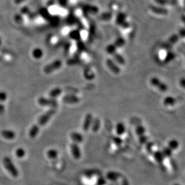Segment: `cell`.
Segmentation results:
<instances>
[{"instance_id": "6da1fadb", "label": "cell", "mask_w": 185, "mask_h": 185, "mask_svg": "<svg viewBox=\"0 0 185 185\" xmlns=\"http://www.w3.org/2000/svg\"><path fill=\"white\" fill-rule=\"evenodd\" d=\"M56 113V108H51L48 111L45 112L38 119L37 124L34 125L29 131V135L31 138H35L38 134L40 128L45 125L50 120L53 116Z\"/></svg>"}, {"instance_id": "7a4b0ae2", "label": "cell", "mask_w": 185, "mask_h": 185, "mask_svg": "<svg viewBox=\"0 0 185 185\" xmlns=\"http://www.w3.org/2000/svg\"><path fill=\"white\" fill-rule=\"evenodd\" d=\"M38 103L42 106L51 107L52 108H56L58 105V103L55 99H49L43 97H40L38 99Z\"/></svg>"}, {"instance_id": "3957f363", "label": "cell", "mask_w": 185, "mask_h": 185, "mask_svg": "<svg viewBox=\"0 0 185 185\" xmlns=\"http://www.w3.org/2000/svg\"><path fill=\"white\" fill-rule=\"evenodd\" d=\"M4 163L5 167H6L7 170L13 177H16L18 176V169H16V167H15V166L12 163V161L9 158H5L4 160Z\"/></svg>"}, {"instance_id": "277c9868", "label": "cell", "mask_w": 185, "mask_h": 185, "mask_svg": "<svg viewBox=\"0 0 185 185\" xmlns=\"http://www.w3.org/2000/svg\"><path fill=\"white\" fill-rule=\"evenodd\" d=\"M150 83L153 86L157 88L161 91L166 92L168 89L167 85L165 83L162 82L161 80H159L157 77L151 78L150 80Z\"/></svg>"}, {"instance_id": "5b68a950", "label": "cell", "mask_w": 185, "mask_h": 185, "mask_svg": "<svg viewBox=\"0 0 185 185\" xmlns=\"http://www.w3.org/2000/svg\"><path fill=\"white\" fill-rule=\"evenodd\" d=\"M62 65L61 61L56 60L50 64L46 65L44 68V72L46 74H50L54 71L60 68Z\"/></svg>"}, {"instance_id": "8992f818", "label": "cell", "mask_w": 185, "mask_h": 185, "mask_svg": "<svg viewBox=\"0 0 185 185\" xmlns=\"http://www.w3.org/2000/svg\"><path fill=\"white\" fill-rule=\"evenodd\" d=\"M71 150L72 152V155L74 157V159H79L81 156V150L79 148V146L78 143H73L71 145Z\"/></svg>"}, {"instance_id": "52a82bcc", "label": "cell", "mask_w": 185, "mask_h": 185, "mask_svg": "<svg viewBox=\"0 0 185 185\" xmlns=\"http://www.w3.org/2000/svg\"><path fill=\"white\" fill-rule=\"evenodd\" d=\"M92 120H93V118H92V114L88 113L85 116V119H84V121L83 123V126H82V128L84 131L87 132L90 129L92 123Z\"/></svg>"}, {"instance_id": "ba28073f", "label": "cell", "mask_w": 185, "mask_h": 185, "mask_svg": "<svg viewBox=\"0 0 185 185\" xmlns=\"http://www.w3.org/2000/svg\"><path fill=\"white\" fill-rule=\"evenodd\" d=\"M150 9L151 12L153 13L157 14V15H167L168 13V11L167 10V9L161 7H158V6H155V5H150Z\"/></svg>"}, {"instance_id": "9c48e42d", "label": "cell", "mask_w": 185, "mask_h": 185, "mask_svg": "<svg viewBox=\"0 0 185 185\" xmlns=\"http://www.w3.org/2000/svg\"><path fill=\"white\" fill-rule=\"evenodd\" d=\"M63 101L68 104H75L79 101V98L74 95H67L63 98Z\"/></svg>"}, {"instance_id": "30bf717a", "label": "cell", "mask_w": 185, "mask_h": 185, "mask_svg": "<svg viewBox=\"0 0 185 185\" xmlns=\"http://www.w3.org/2000/svg\"><path fill=\"white\" fill-rule=\"evenodd\" d=\"M107 64L108 68L115 74H118L120 72V70L118 67L114 63V62L111 59H108L107 61Z\"/></svg>"}, {"instance_id": "8fae6325", "label": "cell", "mask_w": 185, "mask_h": 185, "mask_svg": "<svg viewBox=\"0 0 185 185\" xmlns=\"http://www.w3.org/2000/svg\"><path fill=\"white\" fill-rule=\"evenodd\" d=\"M71 140L74 141V143H80L83 141L84 137L79 132H74L71 135Z\"/></svg>"}, {"instance_id": "7c38bea8", "label": "cell", "mask_w": 185, "mask_h": 185, "mask_svg": "<svg viewBox=\"0 0 185 185\" xmlns=\"http://www.w3.org/2000/svg\"><path fill=\"white\" fill-rule=\"evenodd\" d=\"M92 127V130L94 132H97L100 127V120L99 118H95L93 119L91 125Z\"/></svg>"}, {"instance_id": "4fadbf2b", "label": "cell", "mask_w": 185, "mask_h": 185, "mask_svg": "<svg viewBox=\"0 0 185 185\" xmlns=\"http://www.w3.org/2000/svg\"><path fill=\"white\" fill-rule=\"evenodd\" d=\"M61 93V90L60 88H56L53 89L49 93V96L51 97V98L52 99H54L56 98L57 96H58Z\"/></svg>"}, {"instance_id": "5bb4252c", "label": "cell", "mask_w": 185, "mask_h": 185, "mask_svg": "<svg viewBox=\"0 0 185 185\" xmlns=\"http://www.w3.org/2000/svg\"><path fill=\"white\" fill-rule=\"evenodd\" d=\"M2 135L7 139H13L15 137V134L12 131L6 130V131H4L2 132Z\"/></svg>"}, {"instance_id": "9a60e30c", "label": "cell", "mask_w": 185, "mask_h": 185, "mask_svg": "<svg viewBox=\"0 0 185 185\" xmlns=\"http://www.w3.org/2000/svg\"><path fill=\"white\" fill-rule=\"evenodd\" d=\"M47 155L51 159H56L58 156V152L56 149H50L47 152Z\"/></svg>"}, {"instance_id": "2e32d148", "label": "cell", "mask_w": 185, "mask_h": 185, "mask_svg": "<svg viewBox=\"0 0 185 185\" xmlns=\"http://www.w3.org/2000/svg\"><path fill=\"white\" fill-rule=\"evenodd\" d=\"M114 59L117 61V62L118 63H119L120 64H124L125 63V59L122 57V56L120 55V54L115 53V54H114Z\"/></svg>"}, {"instance_id": "e0dca14e", "label": "cell", "mask_w": 185, "mask_h": 185, "mask_svg": "<svg viewBox=\"0 0 185 185\" xmlns=\"http://www.w3.org/2000/svg\"><path fill=\"white\" fill-rule=\"evenodd\" d=\"M33 55L34 56V58L36 59H39L43 55V52L40 49H36L33 51Z\"/></svg>"}, {"instance_id": "ac0fdd59", "label": "cell", "mask_w": 185, "mask_h": 185, "mask_svg": "<svg viewBox=\"0 0 185 185\" xmlns=\"http://www.w3.org/2000/svg\"><path fill=\"white\" fill-rule=\"evenodd\" d=\"M125 41L123 38H118L116 40L114 46L116 47H122L125 44Z\"/></svg>"}, {"instance_id": "d6986e66", "label": "cell", "mask_w": 185, "mask_h": 185, "mask_svg": "<svg viewBox=\"0 0 185 185\" xmlns=\"http://www.w3.org/2000/svg\"><path fill=\"white\" fill-rule=\"evenodd\" d=\"M124 127H123V125L122 124V123H119L117 125V132L118 135H121L124 132Z\"/></svg>"}, {"instance_id": "ffe728a7", "label": "cell", "mask_w": 185, "mask_h": 185, "mask_svg": "<svg viewBox=\"0 0 185 185\" xmlns=\"http://www.w3.org/2000/svg\"><path fill=\"white\" fill-rule=\"evenodd\" d=\"M107 51L110 54L114 55L116 53V47L114 45H110L107 48Z\"/></svg>"}, {"instance_id": "44dd1931", "label": "cell", "mask_w": 185, "mask_h": 185, "mask_svg": "<svg viewBox=\"0 0 185 185\" xmlns=\"http://www.w3.org/2000/svg\"><path fill=\"white\" fill-rule=\"evenodd\" d=\"M155 1L157 3L162 4V5L167 4H170L171 5H174L173 4H174L173 1H171L170 0H155Z\"/></svg>"}, {"instance_id": "7402d4cb", "label": "cell", "mask_w": 185, "mask_h": 185, "mask_svg": "<svg viewBox=\"0 0 185 185\" xmlns=\"http://www.w3.org/2000/svg\"><path fill=\"white\" fill-rule=\"evenodd\" d=\"M25 155V150L22 148H19L16 150V155L19 158H22Z\"/></svg>"}, {"instance_id": "603a6c76", "label": "cell", "mask_w": 185, "mask_h": 185, "mask_svg": "<svg viewBox=\"0 0 185 185\" xmlns=\"http://www.w3.org/2000/svg\"><path fill=\"white\" fill-rule=\"evenodd\" d=\"M111 17H112V15L111 13H104L102 15H101L100 16V18L101 19H103V20H109L110 19Z\"/></svg>"}, {"instance_id": "cb8c5ba5", "label": "cell", "mask_w": 185, "mask_h": 185, "mask_svg": "<svg viewBox=\"0 0 185 185\" xmlns=\"http://www.w3.org/2000/svg\"><path fill=\"white\" fill-rule=\"evenodd\" d=\"M174 58V54H173L172 53H169L167 56H166V58H165V60L167 61V62L172 60V59Z\"/></svg>"}, {"instance_id": "d4e9b609", "label": "cell", "mask_w": 185, "mask_h": 185, "mask_svg": "<svg viewBox=\"0 0 185 185\" xmlns=\"http://www.w3.org/2000/svg\"><path fill=\"white\" fill-rule=\"evenodd\" d=\"M175 102V99L174 98H172V97H168L165 100V103L167 104V103H174Z\"/></svg>"}, {"instance_id": "484cf974", "label": "cell", "mask_w": 185, "mask_h": 185, "mask_svg": "<svg viewBox=\"0 0 185 185\" xmlns=\"http://www.w3.org/2000/svg\"><path fill=\"white\" fill-rule=\"evenodd\" d=\"M113 141L116 145H120L122 143V140L120 139H119V138H117V137H114L113 138Z\"/></svg>"}, {"instance_id": "4316f807", "label": "cell", "mask_w": 185, "mask_h": 185, "mask_svg": "<svg viewBox=\"0 0 185 185\" xmlns=\"http://www.w3.org/2000/svg\"><path fill=\"white\" fill-rule=\"evenodd\" d=\"M179 83L180 85V86L185 89V78H182L180 80Z\"/></svg>"}, {"instance_id": "83f0119b", "label": "cell", "mask_w": 185, "mask_h": 185, "mask_svg": "<svg viewBox=\"0 0 185 185\" xmlns=\"http://www.w3.org/2000/svg\"><path fill=\"white\" fill-rule=\"evenodd\" d=\"M6 94L5 93H0V101H4L6 99Z\"/></svg>"}, {"instance_id": "f1b7e54d", "label": "cell", "mask_w": 185, "mask_h": 185, "mask_svg": "<svg viewBox=\"0 0 185 185\" xmlns=\"http://www.w3.org/2000/svg\"><path fill=\"white\" fill-rule=\"evenodd\" d=\"M24 1H25V0H15V2L16 3H17V4H18V3L22 2Z\"/></svg>"}, {"instance_id": "f546056e", "label": "cell", "mask_w": 185, "mask_h": 185, "mask_svg": "<svg viewBox=\"0 0 185 185\" xmlns=\"http://www.w3.org/2000/svg\"><path fill=\"white\" fill-rule=\"evenodd\" d=\"M1 39H0V44H1Z\"/></svg>"}]
</instances>
